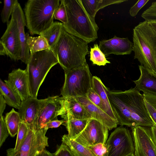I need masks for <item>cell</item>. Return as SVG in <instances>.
<instances>
[{
  "instance_id": "cell-1",
  "label": "cell",
  "mask_w": 156,
  "mask_h": 156,
  "mask_svg": "<svg viewBox=\"0 0 156 156\" xmlns=\"http://www.w3.org/2000/svg\"><path fill=\"white\" fill-rule=\"evenodd\" d=\"M108 97L119 124L131 128L153 125L144 104L143 95L135 87L124 91L109 90Z\"/></svg>"
},
{
  "instance_id": "cell-2",
  "label": "cell",
  "mask_w": 156,
  "mask_h": 156,
  "mask_svg": "<svg viewBox=\"0 0 156 156\" xmlns=\"http://www.w3.org/2000/svg\"><path fill=\"white\" fill-rule=\"evenodd\" d=\"M88 44L68 33L63 27L58 40L51 49L65 72L87 64L86 56L89 53Z\"/></svg>"
},
{
  "instance_id": "cell-3",
  "label": "cell",
  "mask_w": 156,
  "mask_h": 156,
  "mask_svg": "<svg viewBox=\"0 0 156 156\" xmlns=\"http://www.w3.org/2000/svg\"><path fill=\"white\" fill-rule=\"evenodd\" d=\"M63 0L67 16V23L63 24L65 30L88 43L94 41L98 37L99 27L81 0Z\"/></svg>"
},
{
  "instance_id": "cell-4",
  "label": "cell",
  "mask_w": 156,
  "mask_h": 156,
  "mask_svg": "<svg viewBox=\"0 0 156 156\" xmlns=\"http://www.w3.org/2000/svg\"><path fill=\"white\" fill-rule=\"evenodd\" d=\"M134 58L156 75V32L149 23L140 22L133 29Z\"/></svg>"
},
{
  "instance_id": "cell-5",
  "label": "cell",
  "mask_w": 156,
  "mask_h": 156,
  "mask_svg": "<svg viewBox=\"0 0 156 156\" xmlns=\"http://www.w3.org/2000/svg\"><path fill=\"white\" fill-rule=\"evenodd\" d=\"M59 0H29L24 11L26 27L31 35H40L54 23V14Z\"/></svg>"
},
{
  "instance_id": "cell-6",
  "label": "cell",
  "mask_w": 156,
  "mask_h": 156,
  "mask_svg": "<svg viewBox=\"0 0 156 156\" xmlns=\"http://www.w3.org/2000/svg\"><path fill=\"white\" fill-rule=\"evenodd\" d=\"M58 61L51 49L30 54L26 69L31 97L37 98L40 87L51 69Z\"/></svg>"
},
{
  "instance_id": "cell-7",
  "label": "cell",
  "mask_w": 156,
  "mask_h": 156,
  "mask_svg": "<svg viewBox=\"0 0 156 156\" xmlns=\"http://www.w3.org/2000/svg\"><path fill=\"white\" fill-rule=\"evenodd\" d=\"M65 73L64 82L61 90L62 97L86 96L91 87L93 77L88 64Z\"/></svg>"
},
{
  "instance_id": "cell-8",
  "label": "cell",
  "mask_w": 156,
  "mask_h": 156,
  "mask_svg": "<svg viewBox=\"0 0 156 156\" xmlns=\"http://www.w3.org/2000/svg\"><path fill=\"white\" fill-rule=\"evenodd\" d=\"M107 149L106 156H126L134 153L132 136L129 130L119 127L112 132L105 144Z\"/></svg>"
},
{
  "instance_id": "cell-9",
  "label": "cell",
  "mask_w": 156,
  "mask_h": 156,
  "mask_svg": "<svg viewBox=\"0 0 156 156\" xmlns=\"http://www.w3.org/2000/svg\"><path fill=\"white\" fill-rule=\"evenodd\" d=\"M66 113L64 98L58 96L49 97L45 98L34 125L38 128L44 130L48 122L58 119V116Z\"/></svg>"
},
{
  "instance_id": "cell-10",
  "label": "cell",
  "mask_w": 156,
  "mask_h": 156,
  "mask_svg": "<svg viewBox=\"0 0 156 156\" xmlns=\"http://www.w3.org/2000/svg\"><path fill=\"white\" fill-rule=\"evenodd\" d=\"M109 129L99 121L90 119L83 130L74 139L87 147L101 143L105 144Z\"/></svg>"
},
{
  "instance_id": "cell-11",
  "label": "cell",
  "mask_w": 156,
  "mask_h": 156,
  "mask_svg": "<svg viewBox=\"0 0 156 156\" xmlns=\"http://www.w3.org/2000/svg\"><path fill=\"white\" fill-rule=\"evenodd\" d=\"M132 128L135 156H156V144L151 127L136 126Z\"/></svg>"
},
{
  "instance_id": "cell-12",
  "label": "cell",
  "mask_w": 156,
  "mask_h": 156,
  "mask_svg": "<svg viewBox=\"0 0 156 156\" xmlns=\"http://www.w3.org/2000/svg\"><path fill=\"white\" fill-rule=\"evenodd\" d=\"M28 128L27 136L19 151L20 156H36L48 146V138L44 129L34 126Z\"/></svg>"
},
{
  "instance_id": "cell-13",
  "label": "cell",
  "mask_w": 156,
  "mask_h": 156,
  "mask_svg": "<svg viewBox=\"0 0 156 156\" xmlns=\"http://www.w3.org/2000/svg\"><path fill=\"white\" fill-rule=\"evenodd\" d=\"M0 44L3 47L5 55L12 60H20L21 51L16 22L11 16L6 29L1 38Z\"/></svg>"
},
{
  "instance_id": "cell-14",
  "label": "cell",
  "mask_w": 156,
  "mask_h": 156,
  "mask_svg": "<svg viewBox=\"0 0 156 156\" xmlns=\"http://www.w3.org/2000/svg\"><path fill=\"white\" fill-rule=\"evenodd\" d=\"M20 98L22 101L31 97L27 70L20 68L13 69L4 80Z\"/></svg>"
},
{
  "instance_id": "cell-15",
  "label": "cell",
  "mask_w": 156,
  "mask_h": 156,
  "mask_svg": "<svg viewBox=\"0 0 156 156\" xmlns=\"http://www.w3.org/2000/svg\"><path fill=\"white\" fill-rule=\"evenodd\" d=\"M98 46L105 56L111 54L123 55L131 53L133 44L128 37L120 38L115 36L112 38L100 41Z\"/></svg>"
},
{
  "instance_id": "cell-16",
  "label": "cell",
  "mask_w": 156,
  "mask_h": 156,
  "mask_svg": "<svg viewBox=\"0 0 156 156\" xmlns=\"http://www.w3.org/2000/svg\"><path fill=\"white\" fill-rule=\"evenodd\" d=\"M11 16L16 22L21 43V51L20 60L27 65L30 56V53L27 43L26 33L25 32L26 21L24 13L17 0Z\"/></svg>"
},
{
  "instance_id": "cell-17",
  "label": "cell",
  "mask_w": 156,
  "mask_h": 156,
  "mask_svg": "<svg viewBox=\"0 0 156 156\" xmlns=\"http://www.w3.org/2000/svg\"><path fill=\"white\" fill-rule=\"evenodd\" d=\"M45 99H38L30 97L22 101L18 109L21 121L25 123L28 127L34 126L41 107Z\"/></svg>"
},
{
  "instance_id": "cell-18",
  "label": "cell",
  "mask_w": 156,
  "mask_h": 156,
  "mask_svg": "<svg viewBox=\"0 0 156 156\" xmlns=\"http://www.w3.org/2000/svg\"><path fill=\"white\" fill-rule=\"evenodd\" d=\"M75 98L83 105L91 115L92 118L99 121L111 130L115 128L118 122L111 117L106 112L90 101L86 96Z\"/></svg>"
},
{
  "instance_id": "cell-19",
  "label": "cell",
  "mask_w": 156,
  "mask_h": 156,
  "mask_svg": "<svg viewBox=\"0 0 156 156\" xmlns=\"http://www.w3.org/2000/svg\"><path fill=\"white\" fill-rule=\"evenodd\" d=\"M140 76L139 79L133 81L135 88L144 94L156 96V75L150 72L143 66H139Z\"/></svg>"
},
{
  "instance_id": "cell-20",
  "label": "cell",
  "mask_w": 156,
  "mask_h": 156,
  "mask_svg": "<svg viewBox=\"0 0 156 156\" xmlns=\"http://www.w3.org/2000/svg\"><path fill=\"white\" fill-rule=\"evenodd\" d=\"M64 99L66 112L73 118L81 120L92 118L90 114L75 98L70 97Z\"/></svg>"
},
{
  "instance_id": "cell-21",
  "label": "cell",
  "mask_w": 156,
  "mask_h": 156,
  "mask_svg": "<svg viewBox=\"0 0 156 156\" xmlns=\"http://www.w3.org/2000/svg\"><path fill=\"white\" fill-rule=\"evenodd\" d=\"M65 122V125L68 132V136L74 140L83 130L89 119L81 120L74 119L69 113L61 116Z\"/></svg>"
},
{
  "instance_id": "cell-22",
  "label": "cell",
  "mask_w": 156,
  "mask_h": 156,
  "mask_svg": "<svg viewBox=\"0 0 156 156\" xmlns=\"http://www.w3.org/2000/svg\"><path fill=\"white\" fill-rule=\"evenodd\" d=\"M91 87L98 94L102 99L107 109L108 115L115 120L118 122L108 98V92L109 90L99 77L96 76H93Z\"/></svg>"
},
{
  "instance_id": "cell-23",
  "label": "cell",
  "mask_w": 156,
  "mask_h": 156,
  "mask_svg": "<svg viewBox=\"0 0 156 156\" xmlns=\"http://www.w3.org/2000/svg\"><path fill=\"white\" fill-rule=\"evenodd\" d=\"M85 9L91 17L95 18L97 12L105 7L122 3L127 0H81Z\"/></svg>"
},
{
  "instance_id": "cell-24",
  "label": "cell",
  "mask_w": 156,
  "mask_h": 156,
  "mask_svg": "<svg viewBox=\"0 0 156 156\" xmlns=\"http://www.w3.org/2000/svg\"><path fill=\"white\" fill-rule=\"evenodd\" d=\"M0 93L3 96L6 104L18 109L20 108L22 103L20 98L1 79L0 80Z\"/></svg>"
},
{
  "instance_id": "cell-25",
  "label": "cell",
  "mask_w": 156,
  "mask_h": 156,
  "mask_svg": "<svg viewBox=\"0 0 156 156\" xmlns=\"http://www.w3.org/2000/svg\"><path fill=\"white\" fill-rule=\"evenodd\" d=\"M62 143L70 149L74 156H94L90 149L65 134L62 137Z\"/></svg>"
},
{
  "instance_id": "cell-26",
  "label": "cell",
  "mask_w": 156,
  "mask_h": 156,
  "mask_svg": "<svg viewBox=\"0 0 156 156\" xmlns=\"http://www.w3.org/2000/svg\"><path fill=\"white\" fill-rule=\"evenodd\" d=\"M27 43L29 50L30 54L45 50L51 49L45 39L41 36L36 37L30 36L26 33Z\"/></svg>"
},
{
  "instance_id": "cell-27",
  "label": "cell",
  "mask_w": 156,
  "mask_h": 156,
  "mask_svg": "<svg viewBox=\"0 0 156 156\" xmlns=\"http://www.w3.org/2000/svg\"><path fill=\"white\" fill-rule=\"evenodd\" d=\"M63 28L62 23L55 22L50 27L40 35L45 39L51 49L58 40Z\"/></svg>"
},
{
  "instance_id": "cell-28",
  "label": "cell",
  "mask_w": 156,
  "mask_h": 156,
  "mask_svg": "<svg viewBox=\"0 0 156 156\" xmlns=\"http://www.w3.org/2000/svg\"><path fill=\"white\" fill-rule=\"evenodd\" d=\"M4 119L9 134L11 136L14 137L18 133L21 122L18 112L12 108L6 114Z\"/></svg>"
},
{
  "instance_id": "cell-29",
  "label": "cell",
  "mask_w": 156,
  "mask_h": 156,
  "mask_svg": "<svg viewBox=\"0 0 156 156\" xmlns=\"http://www.w3.org/2000/svg\"><path fill=\"white\" fill-rule=\"evenodd\" d=\"M90 60L93 64L98 66H104L111 62L107 59L106 56L102 52L97 44H95L93 48H90Z\"/></svg>"
},
{
  "instance_id": "cell-30",
  "label": "cell",
  "mask_w": 156,
  "mask_h": 156,
  "mask_svg": "<svg viewBox=\"0 0 156 156\" xmlns=\"http://www.w3.org/2000/svg\"><path fill=\"white\" fill-rule=\"evenodd\" d=\"M144 104L149 116L156 125V96L143 94Z\"/></svg>"
},
{
  "instance_id": "cell-31",
  "label": "cell",
  "mask_w": 156,
  "mask_h": 156,
  "mask_svg": "<svg viewBox=\"0 0 156 156\" xmlns=\"http://www.w3.org/2000/svg\"><path fill=\"white\" fill-rule=\"evenodd\" d=\"M17 0H4V6L1 13L2 21L3 23L7 24L9 22L10 16H11Z\"/></svg>"
},
{
  "instance_id": "cell-32",
  "label": "cell",
  "mask_w": 156,
  "mask_h": 156,
  "mask_svg": "<svg viewBox=\"0 0 156 156\" xmlns=\"http://www.w3.org/2000/svg\"><path fill=\"white\" fill-rule=\"evenodd\" d=\"M28 129V126L25 123L21 122L17 133L16 145L14 148L16 152L19 151L22 144L27 136Z\"/></svg>"
},
{
  "instance_id": "cell-33",
  "label": "cell",
  "mask_w": 156,
  "mask_h": 156,
  "mask_svg": "<svg viewBox=\"0 0 156 156\" xmlns=\"http://www.w3.org/2000/svg\"><path fill=\"white\" fill-rule=\"evenodd\" d=\"M86 97L93 104L108 114L107 109L102 99L92 87L89 90Z\"/></svg>"
},
{
  "instance_id": "cell-34",
  "label": "cell",
  "mask_w": 156,
  "mask_h": 156,
  "mask_svg": "<svg viewBox=\"0 0 156 156\" xmlns=\"http://www.w3.org/2000/svg\"><path fill=\"white\" fill-rule=\"evenodd\" d=\"M60 4L54 12L53 17L54 19L59 20L63 24H65L67 22V12L63 0H60Z\"/></svg>"
},
{
  "instance_id": "cell-35",
  "label": "cell",
  "mask_w": 156,
  "mask_h": 156,
  "mask_svg": "<svg viewBox=\"0 0 156 156\" xmlns=\"http://www.w3.org/2000/svg\"><path fill=\"white\" fill-rule=\"evenodd\" d=\"M141 17L148 22H156V1L142 13Z\"/></svg>"
},
{
  "instance_id": "cell-36",
  "label": "cell",
  "mask_w": 156,
  "mask_h": 156,
  "mask_svg": "<svg viewBox=\"0 0 156 156\" xmlns=\"http://www.w3.org/2000/svg\"><path fill=\"white\" fill-rule=\"evenodd\" d=\"M94 156H106L107 149L105 144L100 143L88 147Z\"/></svg>"
},
{
  "instance_id": "cell-37",
  "label": "cell",
  "mask_w": 156,
  "mask_h": 156,
  "mask_svg": "<svg viewBox=\"0 0 156 156\" xmlns=\"http://www.w3.org/2000/svg\"><path fill=\"white\" fill-rule=\"evenodd\" d=\"M9 133L4 118L0 116V147H1L8 136Z\"/></svg>"
},
{
  "instance_id": "cell-38",
  "label": "cell",
  "mask_w": 156,
  "mask_h": 156,
  "mask_svg": "<svg viewBox=\"0 0 156 156\" xmlns=\"http://www.w3.org/2000/svg\"><path fill=\"white\" fill-rule=\"evenodd\" d=\"M54 154L55 156H74L68 147L62 143Z\"/></svg>"
},
{
  "instance_id": "cell-39",
  "label": "cell",
  "mask_w": 156,
  "mask_h": 156,
  "mask_svg": "<svg viewBox=\"0 0 156 156\" xmlns=\"http://www.w3.org/2000/svg\"><path fill=\"white\" fill-rule=\"evenodd\" d=\"M149 0H140L138 1L130 9L129 12L131 16L135 17L140 10L147 3Z\"/></svg>"
},
{
  "instance_id": "cell-40",
  "label": "cell",
  "mask_w": 156,
  "mask_h": 156,
  "mask_svg": "<svg viewBox=\"0 0 156 156\" xmlns=\"http://www.w3.org/2000/svg\"><path fill=\"white\" fill-rule=\"evenodd\" d=\"M65 122L64 119L61 120H58V119L51 121L46 124L44 130L46 132L49 129L58 127L61 125L63 124Z\"/></svg>"
},
{
  "instance_id": "cell-41",
  "label": "cell",
  "mask_w": 156,
  "mask_h": 156,
  "mask_svg": "<svg viewBox=\"0 0 156 156\" xmlns=\"http://www.w3.org/2000/svg\"><path fill=\"white\" fill-rule=\"evenodd\" d=\"M6 104L3 96L0 94V116H2L3 113L5 109Z\"/></svg>"
},
{
  "instance_id": "cell-42",
  "label": "cell",
  "mask_w": 156,
  "mask_h": 156,
  "mask_svg": "<svg viewBox=\"0 0 156 156\" xmlns=\"http://www.w3.org/2000/svg\"><path fill=\"white\" fill-rule=\"evenodd\" d=\"M8 156H20L19 151L16 152L14 148H9L7 151Z\"/></svg>"
},
{
  "instance_id": "cell-43",
  "label": "cell",
  "mask_w": 156,
  "mask_h": 156,
  "mask_svg": "<svg viewBox=\"0 0 156 156\" xmlns=\"http://www.w3.org/2000/svg\"><path fill=\"white\" fill-rule=\"evenodd\" d=\"M36 156H55L54 153H51L46 150L44 149Z\"/></svg>"
},
{
  "instance_id": "cell-44",
  "label": "cell",
  "mask_w": 156,
  "mask_h": 156,
  "mask_svg": "<svg viewBox=\"0 0 156 156\" xmlns=\"http://www.w3.org/2000/svg\"><path fill=\"white\" fill-rule=\"evenodd\" d=\"M151 129L153 137L156 144V125L154 124L151 127Z\"/></svg>"
},
{
  "instance_id": "cell-45",
  "label": "cell",
  "mask_w": 156,
  "mask_h": 156,
  "mask_svg": "<svg viewBox=\"0 0 156 156\" xmlns=\"http://www.w3.org/2000/svg\"><path fill=\"white\" fill-rule=\"evenodd\" d=\"M148 23L156 32V22H151Z\"/></svg>"
},
{
  "instance_id": "cell-46",
  "label": "cell",
  "mask_w": 156,
  "mask_h": 156,
  "mask_svg": "<svg viewBox=\"0 0 156 156\" xmlns=\"http://www.w3.org/2000/svg\"><path fill=\"white\" fill-rule=\"evenodd\" d=\"M126 156H135V154H134V153L133 154H129L128 155H127Z\"/></svg>"
}]
</instances>
